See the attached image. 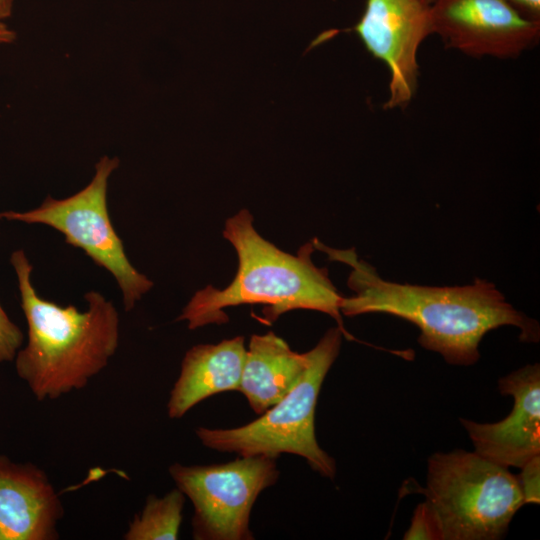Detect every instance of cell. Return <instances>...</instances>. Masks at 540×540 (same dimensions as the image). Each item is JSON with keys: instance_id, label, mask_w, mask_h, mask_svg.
Wrapping results in <instances>:
<instances>
[{"instance_id": "cell-1", "label": "cell", "mask_w": 540, "mask_h": 540, "mask_svg": "<svg viewBox=\"0 0 540 540\" xmlns=\"http://www.w3.org/2000/svg\"><path fill=\"white\" fill-rule=\"evenodd\" d=\"M312 243L329 260L351 269L347 284L355 294L342 298L341 313H385L405 319L420 329L419 344L441 354L450 364L476 363L483 336L501 326L518 328L523 342L539 341L538 322L512 307L487 280L477 278L471 285L453 287L391 282L360 259L354 248L334 249L316 238Z\"/></svg>"}, {"instance_id": "cell-2", "label": "cell", "mask_w": 540, "mask_h": 540, "mask_svg": "<svg viewBox=\"0 0 540 540\" xmlns=\"http://www.w3.org/2000/svg\"><path fill=\"white\" fill-rule=\"evenodd\" d=\"M28 326V341L14 358L17 375L38 401L84 388L115 354L119 313L97 291L84 295L87 310L41 298L31 282L32 265L22 249L10 257Z\"/></svg>"}, {"instance_id": "cell-3", "label": "cell", "mask_w": 540, "mask_h": 540, "mask_svg": "<svg viewBox=\"0 0 540 540\" xmlns=\"http://www.w3.org/2000/svg\"><path fill=\"white\" fill-rule=\"evenodd\" d=\"M223 236L235 248L238 268L233 281L224 289L206 286L196 292L178 321H187L193 330L208 324L228 321L226 307L264 304L268 322L296 309L315 310L330 315L348 340H354L344 328L340 305L342 296L331 282L326 268L312 261V241L296 255L286 253L260 236L253 216L243 209L225 223Z\"/></svg>"}, {"instance_id": "cell-4", "label": "cell", "mask_w": 540, "mask_h": 540, "mask_svg": "<svg viewBox=\"0 0 540 540\" xmlns=\"http://www.w3.org/2000/svg\"><path fill=\"white\" fill-rule=\"evenodd\" d=\"M424 501L439 540H497L525 504L516 475L474 452L428 460Z\"/></svg>"}, {"instance_id": "cell-5", "label": "cell", "mask_w": 540, "mask_h": 540, "mask_svg": "<svg viewBox=\"0 0 540 540\" xmlns=\"http://www.w3.org/2000/svg\"><path fill=\"white\" fill-rule=\"evenodd\" d=\"M342 336L338 327L330 328L309 351V364L295 386L256 420L232 429L198 428L202 444L240 456L295 454L305 458L315 472L333 479L336 462L319 446L314 418L322 383L339 354Z\"/></svg>"}, {"instance_id": "cell-6", "label": "cell", "mask_w": 540, "mask_h": 540, "mask_svg": "<svg viewBox=\"0 0 540 540\" xmlns=\"http://www.w3.org/2000/svg\"><path fill=\"white\" fill-rule=\"evenodd\" d=\"M118 165V158L103 156L95 166L92 180L79 192L64 199L47 196L27 212H0V219L43 224L62 233L67 244L82 249L95 264L112 274L125 310L131 311L153 282L131 264L110 220L108 181Z\"/></svg>"}, {"instance_id": "cell-7", "label": "cell", "mask_w": 540, "mask_h": 540, "mask_svg": "<svg viewBox=\"0 0 540 540\" xmlns=\"http://www.w3.org/2000/svg\"><path fill=\"white\" fill-rule=\"evenodd\" d=\"M169 474L194 506L196 540H252L250 513L259 494L279 477L276 458L241 456L223 464L174 463Z\"/></svg>"}, {"instance_id": "cell-8", "label": "cell", "mask_w": 540, "mask_h": 540, "mask_svg": "<svg viewBox=\"0 0 540 540\" xmlns=\"http://www.w3.org/2000/svg\"><path fill=\"white\" fill-rule=\"evenodd\" d=\"M433 0H367L359 21L345 31L358 35L365 49L389 70L384 109L405 108L418 84L419 46L432 31Z\"/></svg>"}, {"instance_id": "cell-9", "label": "cell", "mask_w": 540, "mask_h": 540, "mask_svg": "<svg viewBox=\"0 0 540 540\" xmlns=\"http://www.w3.org/2000/svg\"><path fill=\"white\" fill-rule=\"evenodd\" d=\"M432 31L466 55L510 59L538 43L540 21L508 0H433Z\"/></svg>"}, {"instance_id": "cell-10", "label": "cell", "mask_w": 540, "mask_h": 540, "mask_svg": "<svg viewBox=\"0 0 540 540\" xmlns=\"http://www.w3.org/2000/svg\"><path fill=\"white\" fill-rule=\"evenodd\" d=\"M498 387L510 395V414L495 423H477L460 418L475 452L505 467L521 468L540 455V368L527 365L500 378Z\"/></svg>"}, {"instance_id": "cell-11", "label": "cell", "mask_w": 540, "mask_h": 540, "mask_svg": "<svg viewBox=\"0 0 540 540\" xmlns=\"http://www.w3.org/2000/svg\"><path fill=\"white\" fill-rule=\"evenodd\" d=\"M64 507L47 474L0 454V540H56Z\"/></svg>"}, {"instance_id": "cell-12", "label": "cell", "mask_w": 540, "mask_h": 540, "mask_svg": "<svg viewBox=\"0 0 540 540\" xmlns=\"http://www.w3.org/2000/svg\"><path fill=\"white\" fill-rule=\"evenodd\" d=\"M246 348L244 337L189 349L167 403L171 419L183 417L202 400L225 391L238 390Z\"/></svg>"}, {"instance_id": "cell-13", "label": "cell", "mask_w": 540, "mask_h": 540, "mask_svg": "<svg viewBox=\"0 0 540 540\" xmlns=\"http://www.w3.org/2000/svg\"><path fill=\"white\" fill-rule=\"evenodd\" d=\"M309 360V351H293L273 332L254 334L246 349L238 391L252 410L261 415L295 386Z\"/></svg>"}, {"instance_id": "cell-14", "label": "cell", "mask_w": 540, "mask_h": 540, "mask_svg": "<svg viewBox=\"0 0 540 540\" xmlns=\"http://www.w3.org/2000/svg\"><path fill=\"white\" fill-rule=\"evenodd\" d=\"M185 495L176 487L163 497L149 495L141 513L130 522L125 540H176L182 522Z\"/></svg>"}, {"instance_id": "cell-15", "label": "cell", "mask_w": 540, "mask_h": 540, "mask_svg": "<svg viewBox=\"0 0 540 540\" xmlns=\"http://www.w3.org/2000/svg\"><path fill=\"white\" fill-rule=\"evenodd\" d=\"M23 340V332L0 305V363L14 360Z\"/></svg>"}, {"instance_id": "cell-16", "label": "cell", "mask_w": 540, "mask_h": 540, "mask_svg": "<svg viewBox=\"0 0 540 540\" xmlns=\"http://www.w3.org/2000/svg\"><path fill=\"white\" fill-rule=\"evenodd\" d=\"M517 476L525 504L540 503V455L533 457Z\"/></svg>"}, {"instance_id": "cell-17", "label": "cell", "mask_w": 540, "mask_h": 540, "mask_svg": "<svg viewBox=\"0 0 540 540\" xmlns=\"http://www.w3.org/2000/svg\"><path fill=\"white\" fill-rule=\"evenodd\" d=\"M403 539L439 540L435 524L424 502L416 507L411 524L405 532Z\"/></svg>"}, {"instance_id": "cell-18", "label": "cell", "mask_w": 540, "mask_h": 540, "mask_svg": "<svg viewBox=\"0 0 540 540\" xmlns=\"http://www.w3.org/2000/svg\"><path fill=\"white\" fill-rule=\"evenodd\" d=\"M523 16L540 21V0H508Z\"/></svg>"}, {"instance_id": "cell-19", "label": "cell", "mask_w": 540, "mask_h": 540, "mask_svg": "<svg viewBox=\"0 0 540 540\" xmlns=\"http://www.w3.org/2000/svg\"><path fill=\"white\" fill-rule=\"evenodd\" d=\"M16 39V33L0 21V44H10Z\"/></svg>"}, {"instance_id": "cell-20", "label": "cell", "mask_w": 540, "mask_h": 540, "mask_svg": "<svg viewBox=\"0 0 540 540\" xmlns=\"http://www.w3.org/2000/svg\"><path fill=\"white\" fill-rule=\"evenodd\" d=\"M14 0H0V21L4 22L12 14Z\"/></svg>"}]
</instances>
